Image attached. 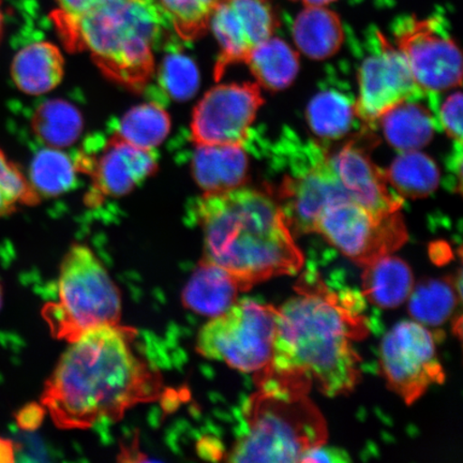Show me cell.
<instances>
[{
    "instance_id": "6da1fadb",
    "label": "cell",
    "mask_w": 463,
    "mask_h": 463,
    "mask_svg": "<svg viewBox=\"0 0 463 463\" xmlns=\"http://www.w3.org/2000/svg\"><path fill=\"white\" fill-rule=\"evenodd\" d=\"M136 328H92L71 343L45 382L42 404L61 430L118 421L164 396V378L137 347Z\"/></svg>"
},
{
    "instance_id": "7a4b0ae2",
    "label": "cell",
    "mask_w": 463,
    "mask_h": 463,
    "mask_svg": "<svg viewBox=\"0 0 463 463\" xmlns=\"http://www.w3.org/2000/svg\"><path fill=\"white\" fill-rule=\"evenodd\" d=\"M352 309L326 288H300L277 309L273 357L258 374L309 387L316 383L328 397L351 392L361 378L353 343L364 335L361 317Z\"/></svg>"
},
{
    "instance_id": "3957f363",
    "label": "cell",
    "mask_w": 463,
    "mask_h": 463,
    "mask_svg": "<svg viewBox=\"0 0 463 463\" xmlns=\"http://www.w3.org/2000/svg\"><path fill=\"white\" fill-rule=\"evenodd\" d=\"M203 258L228 270L241 291L271 278L298 274L304 256L285 213L270 196L240 187L204 194L195 204Z\"/></svg>"
},
{
    "instance_id": "277c9868",
    "label": "cell",
    "mask_w": 463,
    "mask_h": 463,
    "mask_svg": "<svg viewBox=\"0 0 463 463\" xmlns=\"http://www.w3.org/2000/svg\"><path fill=\"white\" fill-rule=\"evenodd\" d=\"M162 14L153 0H111L75 19L52 20L71 52H89L107 78L141 91L155 73Z\"/></svg>"
},
{
    "instance_id": "5b68a950",
    "label": "cell",
    "mask_w": 463,
    "mask_h": 463,
    "mask_svg": "<svg viewBox=\"0 0 463 463\" xmlns=\"http://www.w3.org/2000/svg\"><path fill=\"white\" fill-rule=\"evenodd\" d=\"M259 390L244 408L245 430L225 460L300 462L309 450L326 443L327 428L309 389L257 375Z\"/></svg>"
},
{
    "instance_id": "8992f818",
    "label": "cell",
    "mask_w": 463,
    "mask_h": 463,
    "mask_svg": "<svg viewBox=\"0 0 463 463\" xmlns=\"http://www.w3.org/2000/svg\"><path fill=\"white\" fill-rule=\"evenodd\" d=\"M43 314L52 335L69 344L92 328L119 324V289L91 249H69L61 265L58 302L45 305Z\"/></svg>"
},
{
    "instance_id": "52a82bcc",
    "label": "cell",
    "mask_w": 463,
    "mask_h": 463,
    "mask_svg": "<svg viewBox=\"0 0 463 463\" xmlns=\"http://www.w3.org/2000/svg\"><path fill=\"white\" fill-rule=\"evenodd\" d=\"M277 308L245 298L203 327L196 351L245 373H260L273 357Z\"/></svg>"
},
{
    "instance_id": "ba28073f",
    "label": "cell",
    "mask_w": 463,
    "mask_h": 463,
    "mask_svg": "<svg viewBox=\"0 0 463 463\" xmlns=\"http://www.w3.org/2000/svg\"><path fill=\"white\" fill-rule=\"evenodd\" d=\"M312 232L362 266L392 254L408 241L401 211L374 212L352 200L335 201L324 208Z\"/></svg>"
},
{
    "instance_id": "9c48e42d",
    "label": "cell",
    "mask_w": 463,
    "mask_h": 463,
    "mask_svg": "<svg viewBox=\"0 0 463 463\" xmlns=\"http://www.w3.org/2000/svg\"><path fill=\"white\" fill-rule=\"evenodd\" d=\"M380 366L389 389L408 405L445 380L436 340L430 329L416 321L399 322L384 335Z\"/></svg>"
},
{
    "instance_id": "30bf717a",
    "label": "cell",
    "mask_w": 463,
    "mask_h": 463,
    "mask_svg": "<svg viewBox=\"0 0 463 463\" xmlns=\"http://www.w3.org/2000/svg\"><path fill=\"white\" fill-rule=\"evenodd\" d=\"M393 34L421 90L436 94L461 85L460 51L437 19L403 17Z\"/></svg>"
},
{
    "instance_id": "8fae6325",
    "label": "cell",
    "mask_w": 463,
    "mask_h": 463,
    "mask_svg": "<svg viewBox=\"0 0 463 463\" xmlns=\"http://www.w3.org/2000/svg\"><path fill=\"white\" fill-rule=\"evenodd\" d=\"M263 102L258 83L213 87L194 109L191 138L195 145L242 146Z\"/></svg>"
},
{
    "instance_id": "7c38bea8",
    "label": "cell",
    "mask_w": 463,
    "mask_h": 463,
    "mask_svg": "<svg viewBox=\"0 0 463 463\" xmlns=\"http://www.w3.org/2000/svg\"><path fill=\"white\" fill-rule=\"evenodd\" d=\"M376 45L362 62L358 72L356 118L367 126L378 123L392 108L424 94L416 84L402 52L381 33H375Z\"/></svg>"
},
{
    "instance_id": "4fadbf2b",
    "label": "cell",
    "mask_w": 463,
    "mask_h": 463,
    "mask_svg": "<svg viewBox=\"0 0 463 463\" xmlns=\"http://www.w3.org/2000/svg\"><path fill=\"white\" fill-rule=\"evenodd\" d=\"M305 159L294 166L281 183L278 194L289 229L311 233L316 219L331 203L351 200L341 186L328 160V153L309 144Z\"/></svg>"
},
{
    "instance_id": "5bb4252c",
    "label": "cell",
    "mask_w": 463,
    "mask_h": 463,
    "mask_svg": "<svg viewBox=\"0 0 463 463\" xmlns=\"http://www.w3.org/2000/svg\"><path fill=\"white\" fill-rule=\"evenodd\" d=\"M74 164L78 173L90 177V199L94 202L130 194L158 169L153 149L137 147L115 133L95 153L83 149Z\"/></svg>"
},
{
    "instance_id": "9a60e30c",
    "label": "cell",
    "mask_w": 463,
    "mask_h": 463,
    "mask_svg": "<svg viewBox=\"0 0 463 463\" xmlns=\"http://www.w3.org/2000/svg\"><path fill=\"white\" fill-rule=\"evenodd\" d=\"M210 28L219 44L217 80L235 63L246 62L254 49L271 37L276 19L263 0H222L213 14Z\"/></svg>"
},
{
    "instance_id": "2e32d148",
    "label": "cell",
    "mask_w": 463,
    "mask_h": 463,
    "mask_svg": "<svg viewBox=\"0 0 463 463\" xmlns=\"http://www.w3.org/2000/svg\"><path fill=\"white\" fill-rule=\"evenodd\" d=\"M368 149L361 142L351 141L328 154L329 164L352 201L374 212L401 211L403 199L391 189L384 171L373 164Z\"/></svg>"
},
{
    "instance_id": "e0dca14e",
    "label": "cell",
    "mask_w": 463,
    "mask_h": 463,
    "mask_svg": "<svg viewBox=\"0 0 463 463\" xmlns=\"http://www.w3.org/2000/svg\"><path fill=\"white\" fill-rule=\"evenodd\" d=\"M191 173L204 194L244 186L249 161L241 145H195Z\"/></svg>"
},
{
    "instance_id": "ac0fdd59",
    "label": "cell",
    "mask_w": 463,
    "mask_h": 463,
    "mask_svg": "<svg viewBox=\"0 0 463 463\" xmlns=\"http://www.w3.org/2000/svg\"><path fill=\"white\" fill-rule=\"evenodd\" d=\"M241 291L240 282L228 270L201 259L183 289L182 303L195 314L216 317L237 302Z\"/></svg>"
},
{
    "instance_id": "d6986e66",
    "label": "cell",
    "mask_w": 463,
    "mask_h": 463,
    "mask_svg": "<svg viewBox=\"0 0 463 463\" xmlns=\"http://www.w3.org/2000/svg\"><path fill=\"white\" fill-rule=\"evenodd\" d=\"M65 74V58L48 42L29 43L14 55L10 75L16 89L29 96H42L56 89Z\"/></svg>"
},
{
    "instance_id": "ffe728a7",
    "label": "cell",
    "mask_w": 463,
    "mask_h": 463,
    "mask_svg": "<svg viewBox=\"0 0 463 463\" xmlns=\"http://www.w3.org/2000/svg\"><path fill=\"white\" fill-rule=\"evenodd\" d=\"M362 286L370 303L382 309H395L408 300L414 278L404 260L387 254L364 266Z\"/></svg>"
},
{
    "instance_id": "44dd1931",
    "label": "cell",
    "mask_w": 463,
    "mask_h": 463,
    "mask_svg": "<svg viewBox=\"0 0 463 463\" xmlns=\"http://www.w3.org/2000/svg\"><path fill=\"white\" fill-rule=\"evenodd\" d=\"M414 100L397 104L379 119L387 142L399 152H414L425 147L438 128L436 115Z\"/></svg>"
},
{
    "instance_id": "7402d4cb",
    "label": "cell",
    "mask_w": 463,
    "mask_h": 463,
    "mask_svg": "<svg viewBox=\"0 0 463 463\" xmlns=\"http://www.w3.org/2000/svg\"><path fill=\"white\" fill-rule=\"evenodd\" d=\"M293 39L298 50L314 61L334 56L344 43L339 16L323 7H307L293 24Z\"/></svg>"
},
{
    "instance_id": "603a6c76",
    "label": "cell",
    "mask_w": 463,
    "mask_h": 463,
    "mask_svg": "<svg viewBox=\"0 0 463 463\" xmlns=\"http://www.w3.org/2000/svg\"><path fill=\"white\" fill-rule=\"evenodd\" d=\"M259 86L271 91L288 89L299 71V57L279 38H269L257 46L246 61Z\"/></svg>"
},
{
    "instance_id": "cb8c5ba5",
    "label": "cell",
    "mask_w": 463,
    "mask_h": 463,
    "mask_svg": "<svg viewBox=\"0 0 463 463\" xmlns=\"http://www.w3.org/2000/svg\"><path fill=\"white\" fill-rule=\"evenodd\" d=\"M408 299L409 314L414 321L424 326H442L461 299V276L457 283L450 278L422 280L413 287Z\"/></svg>"
},
{
    "instance_id": "d4e9b609",
    "label": "cell",
    "mask_w": 463,
    "mask_h": 463,
    "mask_svg": "<svg viewBox=\"0 0 463 463\" xmlns=\"http://www.w3.org/2000/svg\"><path fill=\"white\" fill-rule=\"evenodd\" d=\"M384 175L402 199H421L437 190L439 172L434 161L420 150L405 152L393 160Z\"/></svg>"
},
{
    "instance_id": "484cf974",
    "label": "cell",
    "mask_w": 463,
    "mask_h": 463,
    "mask_svg": "<svg viewBox=\"0 0 463 463\" xmlns=\"http://www.w3.org/2000/svg\"><path fill=\"white\" fill-rule=\"evenodd\" d=\"M32 127L46 146L61 149L78 140L83 130V118L71 103L50 100L34 111Z\"/></svg>"
},
{
    "instance_id": "4316f807",
    "label": "cell",
    "mask_w": 463,
    "mask_h": 463,
    "mask_svg": "<svg viewBox=\"0 0 463 463\" xmlns=\"http://www.w3.org/2000/svg\"><path fill=\"white\" fill-rule=\"evenodd\" d=\"M355 118V102L337 90L318 92L307 109L310 129L326 140H338L347 135Z\"/></svg>"
},
{
    "instance_id": "83f0119b",
    "label": "cell",
    "mask_w": 463,
    "mask_h": 463,
    "mask_svg": "<svg viewBox=\"0 0 463 463\" xmlns=\"http://www.w3.org/2000/svg\"><path fill=\"white\" fill-rule=\"evenodd\" d=\"M77 174L74 160L61 149L46 146L34 155L27 177L43 200L67 193L77 181Z\"/></svg>"
},
{
    "instance_id": "f1b7e54d",
    "label": "cell",
    "mask_w": 463,
    "mask_h": 463,
    "mask_svg": "<svg viewBox=\"0 0 463 463\" xmlns=\"http://www.w3.org/2000/svg\"><path fill=\"white\" fill-rule=\"evenodd\" d=\"M171 131L169 113L157 103H143L127 112L115 135L144 149H155Z\"/></svg>"
},
{
    "instance_id": "f546056e",
    "label": "cell",
    "mask_w": 463,
    "mask_h": 463,
    "mask_svg": "<svg viewBox=\"0 0 463 463\" xmlns=\"http://www.w3.org/2000/svg\"><path fill=\"white\" fill-rule=\"evenodd\" d=\"M222 0H153L161 14L170 20L178 36L195 40L210 28L213 14Z\"/></svg>"
},
{
    "instance_id": "4dcf8cb0",
    "label": "cell",
    "mask_w": 463,
    "mask_h": 463,
    "mask_svg": "<svg viewBox=\"0 0 463 463\" xmlns=\"http://www.w3.org/2000/svg\"><path fill=\"white\" fill-rule=\"evenodd\" d=\"M42 202L21 167L0 148V218L13 215L21 206Z\"/></svg>"
},
{
    "instance_id": "1f68e13d",
    "label": "cell",
    "mask_w": 463,
    "mask_h": 463,
    "mask_svg": "<svg viewBox=\"0 0 463 463\" xmlns=\"http://www.w3.org/2000/svg\"><path fill=\"white\" fill-rule=\"evenodd\" d=\"M159 82L174 100L187 101L199 90L198 67L184 54L167 55L159 68Z\"/></svg>"
},
{
    "instance_id": "d6a6232c",
    "label": "cell",
    "mask_w": 463,
    "mask_h": 463,
    "mask_svg": "<svg viewBox=\"0 0 463 463\" xmlns=\"http://www.w3.org/2000/svg\"><path fill=\"white\" fill-rule=\"evenodd\" d=\"M438 128L444 129L455 142H462V95L456 92L444 101L436 114Z\"/></svg>"
},
{
    "instance_id": "836d02e7",
    "label": "cell",
    "mask_w": 463,
    "mask_h": 463,
    "mask_svg": "<svg viewBox=\"0 0 463 463\" xmlns=\"http://www.w3.org/2000/svg\"><path fill=\"white\" fill-rule=\"evenodd\" d=\"M57 9L52 13V20H71L89 13L111 0H56Z\"/></svg>"
},
{
    "instance_id": "e575fe53",
    "label": "cell",
    "mask_w": 463,
    "mask_h": 463,
    "mask_svg": "<svg viewBox=\"0 0 463 463\" xmlns=\"http://www.w3.org/2000/svg\"><path fill=\"white\" fill-rule=\"evenodd\" d=\"M45 411L43 404H25L24 407L17 411L15 415L17 426H19L21 430L27 431L38 430L43 424Z\"/></svg>"
},
{
    "instance_id": "d590c367",
    "label": "cell",
    "mask_w": 463,
    "mask_h": 463,
    "mask_svg": "<svg viewBox=\"0 0 463 463\" xmlns=\"http://www.w3.org/2000/svg\"><path fill=\"white\" fill-rule=\"evenodd\" d=\"M349 455L344 449L326 447V443L308 451L300 462L345 463L350 462Z\"/></svg>"
},
{
    "instance_id": "8d00e7d4",
    "label": "cell",
    "mask_w": 463,
    "mask_h": 463,
    "mask_svg": "<svg viewBox=\"0 0 463 463\" xmlns=\"http://www.w3.org/2000/svg\"><path fill=\"white\" fill-rule=\"evenodd\" d=\"M199 453L205 459L220 460L222 458V447L216 439H205L199 444Z\"/></svg>"
},
{
    "instance_id": "74e56055",
    "label": "cell",
    "mask_w": 463,
    "mask_h": 463,
    "mask_svg": "<svg viewBox=\"0 0 463 463\" xmlns=\"http://www.w3.org/2000/svg\"><path fill=\"white\" fill-rule=\"evenodd\" d=\"M15 461V445L11 439L0 438V463Z\"/></svg>"
},
{
    "instance_id": "f35d334b",
    "label": "cell",
    "mask_w": 463,
    "mask_h": 463,
    "mask_svg": "<svg viewBox=\"0 0 463 463\" xmlns=\"http://www.w3.org/2000/svg\"><path fill=\"white\" fill-rule=\"evenodd\" d=\"M307 7H323V5L331 4L335 0H302Z\"/></svg>"
},
{
    "instance_id": "ab89813d",
    "label": "cell",
    "mask_w": 463,
    "mask_h": 463,
    "mask_svg": "<svg viewBox=\"0 0 463 463\" xmlns=\"http://www.w3.org/2000/svg\"><path fill=\"white\" fill-rule=\"evenodd\" d=\"M4 28H5L4 16H3L2 11H0V44H2V42H3Z\"/></svg>"
},
{
    "instance_id": "60d3db41",
    "label": "cell",
    "mask_w": 463,
    "mask_h": 463,
    "mask_svg": "<svg viewBox=\"0 0 463 463\" xmlns=\"http://www.w3.org/2000/svg\"><path fill=\"white\" fill-rule=\"evenodd\" d=\"M4 304V286L2 281H0V310L3 308Z\"/></svg>"
},
{
    "instance_id": "b9f144b4",
    "label": "cell",
    "mask_w": 463,
    "mask_h": 463,
    "mask_svg": "<svg viewBox=\"0 0 463 463\" xmlns=\"http://www.w3.org/2000/svg\"><path fill=\"white\" fill-rule=\"evenodd\" d=\"M0 4H2V0H0Z\"/></svg>"
}]
</instances>
